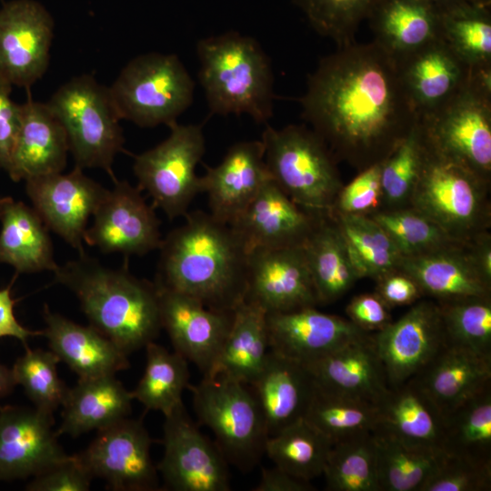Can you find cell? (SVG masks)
Returning a JSON list of instances; mask_svg holds the SVG:
<instances>
[{
    "label": "cell",
    "instance_id": "83f0119b",
    "mask_svg": "<svg viewBox=\"0 0 491 491\" xmlns=\"http://www.w3.org/2000/svg\"><path fill=\"white\" fill-rule=\"evenodd\" d=\"M42 330L50 350L79 378L112 376L129 367L128 356L91 326L79 325L52 312L45 305Z\"/></svg>",
    "mask_w": 491,
    "mask_h": 491
},
{
    "label": "cell",
    "instance_id": "7bdbcfd3",
    "mask_svg": "<svg viewBox=\"0 0 491 491\" xmlns=\"http://www.w3.org/2000/svg\"><path fill=\"white\" fill-rule=\"evenodd\" d=\"M323 476L330 491H380L373 432L332 444Z\"/></svg>",
    "mask_w": 491,
    "mask_h": 491
},
{
    "label": "cell",
    "instance_id": "be15d7a7",
    "mask_svg": "<svg viewBox=\"0 0 491 491\" xmlns=\"http://www.w3.org/2000/svg\"><path fill=\"white\" fill-rule=\"evenodd\" d=\"M466 1L475 5L491 6V0H466Z\"/></svg>",
    "mask_w": 491,
    "mask_h": 491
},
{
    "label": "cell",
    "instance_id": "7402d4cb",
    "mask_svg": "<svg viewBox=\"0 0 491 491\" xmlns=\"http://www.w3.org/2000/svg\"><path fill=\"white\" fill-rule=\"evenodd\" d=\"M304 366L317 387L376 406L391 388L371 333Z\"/></svg>",
    "mask_w": 491,
    "mask_h": 491
},
{
    "label": "cell",
    "instance_id": "ba28073f",
    "mask_svg": "<svg viewBox=\"0 0 491 491\" xmlns=\"http://www.w3.org/2000/svg\"><path fill=\"white\" fill-rule=\"evenodd\" d=\"M425 144L423 164L409 206L462 242L489 232L491 184L437 155L426 140Z\"/></svg>",
    "mask_w": 491,
    "mask_h": 491
},
{
    "label": "cell",
    "instance_id": "7c38bea8",
    "mask_svg": "<svg viewBox=\"0 0 491 491\" xmlns=\"http://www.w3.org/2000/svg\"><path fill=\"white\" fill-rule=\"evenodd\" d=\"M164 454L157 470L173 491H229L228 462L205 436L183 402L165 415Z\"/></svg>",
    "mask_w": 491,
    "mask_h": 491
},
{
    "label": "cell",
    "instance_id": "b9f144b4",
    "mask_svg": "<svg viewBox=\"0 0 491 491\" xmlns=\"http://www.w3.org/2000/svg\"><path fill=\"white\" fill-rule=\"evenodd\" d=\"M442 39L471 68L491 66V6L467 1L440 11Z\"/></svg>",
    "mask_w": 491,
    "mask_h": 491
},
{
    "label": "cell",
    "instance_id": "ee69618b",
    "mask_svg": "<svg viewBox=\"0 0 491 491\" xmlns=\"http://www.w3.org/2000/svg\"><path fill=\"white\" fill-rule=\"evenodd\" d=\"M437 303L446 345L491 358V296Z\"/></svg>",
    "mask_w": 491,
    "mask_h": 491
},
{
    "label": "cell",
    "instance_id": "8d00e7d4",
    "mask_svg": "<svg viewBox=\"0 0 491 491\" xmlns=\"http://www.w3.org/2000/svg\"><path fill=\"white\" fill-rule=\"evenodd\" d=\"M346 246L351 262L361 278L376 282L399 270L403 256L386 231L364 215L330 213Z\"/></svg>",
    "mask_w": 491,
    "mask_h": 491
},
{
    "label": "cell",
    "instance_id": "d6a6232c",
    "mask_svg": "<svg viewBox=\"0 0 491 491\" xmlns=\"http://www.w3.org/2000/svg\"><path fill=\"white\" fill-rule=\"evenodd\" d=\"M378 431L406 443L444 449L445 418L414 379L391 387L377 405Z\"/></svg>",
    "mask_w": 491,
    "mask_h": 491
},
{
    "label": "cell",
    "instance_id": "11a10c76",
    "mask_svg": "<svg viewBox=\"0 0 491 491\" xmlns=\"http://www.w3.org/2000/svg\"><path fill=\"white\" fill-rule=\"evenodd\" d=\"M12 85L0 80V168L7 170L21 124V105L11 98Z\"/></svg>",
    "mask_w": 491,
    "mask_h": 491
},
{
    "label": "cell",
    "instance_id": "74e56055",
    "mask_svg": "<svg viewBox=\"0 0 491 491\" xmlns=\"http://www.w3.org/2000/svg\"><path fill=\"white\" fill-rule=\"evenodd\" d=\"M380 491H419L443 459L444 449L415 446L373 432Z\"/></svg>",
    "mask_w": 491,
    "mask_h": 491
},
{
    "label": "cell",
    "instance_id": "6125c7cd",
    "mask_svg": "<svg viewBox=\"0 0 491 491\" xmlns=\"http://www.w3.org/2000/svg\"><path fill=\"white\" fill-rule=\"evenodd\" d=\"M429 1L435 4L441 11V10L452 7L454 5H456L458 4H461L463 2H466V0H429Z\"/></svg>",
    "mask_w": 491,
    "mask_h": 491
},
{
    "label": "cell",
    "instance_id": "94428289",
    "mask_svg": "<svg viewBox=\"0 0 491 491\" xmlns=\"http://www.w3.org/2000/svg\"><path fill=\"white\" fill-rule=\"evenodd\" d=\"M16 386L12 368L0 364V399L10 395Z\"/></svg>",
    "mask_w": 491,
    "mask_h": 491
},
{
    "label": "cell",
    "instance_id": "d590c367",
    "mask_svg": "<svg viewBox=\"0 0 491 491\" xmlns=\"http://www.w3.org/2000/svg\"><path fill=\"white\" fill-rule=\"evenodd\" d=\"M318 305L344 296L359 280L335 221L327 215L303 246Z\"/></svg>",
    "mask_w": 491,
    "mask_h": 491
},
{
    "label": "cell",
    "instance_id": "836d02e7",
    "mask_svg": "<svg viewBox=\"0 0 491 491\" xmlns=\"http://www.w3.org/2000/svg\"><path fill=\"white\" fill-rule=\"evenodd\" d=\"M132 393L115 375L79 378L68 389L63 404L62 421L56 433L79 436L100 430L128 417L132 409Z\"/></svg>",
    "mask_w": 491,
    "mask_h": 491
},
{
    "label": "cell",
    "instance_id": "e7e4bbea",
    "mask_svg": "<svg viewBox=\"0 0 491 491\" xmlns=\"http://www.w3.org/2000/svg\"><path fill=\"white\" fill-rule=\"evenodd\" d=\"M0 407H1V406H0Z\"/></svg>",
    "mask_w": 491,
    "mask_h": 491
},
{
    "label": "cell",
    "instance_id": "484cf974",
    "mask_svg": "<svg viewBox=\"0 0 491 491\" xmlns=\"http://www.w3.org/2000/svg\"><path fill=\"white\" fill-rule=\"evenodd\" d=\"M69 151L65 132L47 104L21 105V124L6 170L15 181L63 172Z\"/></svg>",
    "mask_w": 491,
    "mask_h": 491
},
{
    "label": "cell",
    "instance_id": "8fae6325",
    "mask_svg": "<svg viewBox=\"0 0 491 491\" xmlns=\"http://www.w3.org/2000/svg\"><path fill=\"white\" fill-rule=\"evenodd\" d=\"M169 135L157 145L135 156L133 170L137 186L152 198L153 205L173 220L185 216L198 193L195 168L205 150L202 125L168 126Z\"/></svg>",
    "mask_w": 491,
    "mask_h": 491
},
{
    "label": "cell",
    "instance_id": "db71d44e",
    "mask_svg": "<svg viewBox=\"0 0 491 491\" xmlns=\"http://www.w3.org/2000/svg\"><path fill=\"white\" fill-rule=\"evenodd\" d=\"M390 309L374 292L354 296L347 304L346 313L347 319L360 330L366 333H376L393 321Z\"/></svg>",
    "mask_w": 491,
    "mask_h": 491
},
{
    "label": "cell",
    "instance_id": "681fc988",
    "mask_svg": "<svg viewBox=\"0 0 491 491\" xmlns=\"http://www.w3.org/2000/svg\"><path fill=\"white\" fill-rule=\"evenodd\" d=\"M381 0H294L311 27L337 47L351 45Z\"/></svg>",
    "mask_w": 491,
    "mask_h": 491
},
{
    "label": "cell",
    "instance_id": "5b68a950",
    "mask_svg": "<svg viewBox=\"0 0 491 491\" xmlns=\"http://www.w3.org/2000/svg\"><path fill=\"white\" fill-rule=\"evenodd\" d=\"M271 179L296 204L326 215L344 185L337 161L323 140L304 125L266 126L261 139Z\"/></svg>",
    "mask_w": 491,
    "mask_h": 491
},
{
    "label": "cell",
    "instance_id": "f1b7e54d",
    "mask_svg": "<svg viewBox=\"0 0 491 491\" xmlns=\"http://www.w3.org/2000/svg\"><path fill=\"white\" fill-rule=\"evenodd\" d=\"M418 386L446 418L491 384V358L446 346L415 377Z\"/></svg>",
    "mask_w": 491,
    "mask_h": 491
},
{
    "label": "cell",
    "instance_id": "f6af8a7d",
    "mask_svg": "<svg viewBox=\"0 0 491 491\" xmlns=\"http://www.w3.org/2000/svg\"><path fill=\"white\" fill-rule=\"evenodd\" d=\"M444 450L491 460V387L476 395L445 420Z\"/></svg>",
    "mask_w": 491,
    "mask_h": 491
},
{
    "label": "cell",
    "instance_id": "c3c4849f",
    "mask_svg": "<svg viewBox=\"0 0 491 491\" xmlns=\"http://www.w3.org/2000/svg\"><path fill=\"white\" fill-rule=\"evenodd\" d=\"M59 362L51 350L26 347L12 368L16 386L24 388L34 407L52 416L63 406L69 389L58 376Z\"/></svg>",
    "mask_w": 491,
    "mask_h": 491
},
{
    "label": "cell",
    "instance_id": "52a82bcc",
    "mask_svg": "<svg viewBox=\"0 0 491 491\" xmlns=\"http://www.w3.org/2000/svg\"><path fill=\"white\" fill-rule=\"evenodd\" d=\"M46 104L65 132L75 165L103 169L115 181L112 166L125 137L108 87L91 75H77Z\"/></svg>",
    "mask_w": 491,
    "mask_h": 491
},
{
    "label": "cell",
    "instance_id": "f546056e",
    "mask_svg": "<svg viewBox=\"0 0 491 491\" xmlns=\"http://www.w3.org/2000/svg\"><path fill=\"white\" fill-rule=\"evenodd\" d=\"M250 386L270 436L304 418L315 383L303 364L270 350Z\"/></svg>",
    "mask_w": 491,
    "mask_h": 491
},
{
    "label": "cell",
    "instance_id": "9f6ffc18",
    "mask_svg": "<svg viewBox=\"0 0 491 491\" xmlns=\"http://www.w3.org/2000/svg\"><path fill=\"white\" fill-rule=\"evenodd\" d=\"M375 293L390 308L411 306L424 296L417 284L400 270L387 274L377 280Z\"/></svg>",
    "mask_w": 491,
    "mask_h": 491
},
{
    "label": "cell",
    "instance_id": "e0dca14e",
    "mask_svg": "<svg viewBox=\"0 0 491 491\" xmlns=\"http://www.w3.org/2000/svg\"><path fill=\"white\" fill-rule=\"evenodd\" d=\"M25 182V192L46 227L78 251L85 252L87 222L107 189L75 165L63 172L35 177Z\"/></svg>",
    "mask_w": 491,
    "mask_h": 491
},
{
    "label": "cell",
    "instance_id": "d6986e66",
    "mask_svg": "<svg viewBox=\"0 0 491 491\" xmlns=\"http://www.w3.org/2000/svg\"><path fill=\"white\" fill-rule=\"evenodd\" d=\"M54 422L35 407H0V481L35 476L68 456Z\"/></svg>",
    "mask_w": 491,
    "mask_h": 491
},
{
    "label": "cell",
    "instance_id": "2e32d148",
    "mask_svg": "<svg viewBox=\"0 0 491 491\" xmlns=\"http://www.w3.org/2000/svg\"><path fill=\"white\" fill-rule=\"evenodd\" d=\"M371 336L390 387L415 377L446 346L439 305L431 298Z\"/></svg>",
    "mask_w": 491,
    "mask_h": 491
},
{
    "label": "cell",
    "instance_id": "6f0895ef",
    "mask_svg": "<svg viewBox=\"0 0 491 491\" xmlns=\"http://www.w3.org/2000/svg\"><path fill=\"white\" fill-rule=\"evenodd\" d=\"M15 302L11 295V285L0 290V338L14 337L27 347L28 338L42 336V331H32L18 322L14 313Z\"/></svg>",
    "mask_w": 491,
    "mask_h": 491
},
{
    "label": "cell",
    "instance_id": "44dd1931",
    "mask_svg": "<svg viewBox=\"0 0 491 491\" xmlns=\"http://www.w3.org/2000/svg\"><path fill=\"white\" fill-rule=\"evenodd\" d=\"M322 216L299 206L270 178L229 225L237 232L249 252L299 247Z\"/></svg>",
    "mask_w": 491,
    "mask_h": 491
},
{
    "label": "cell",
    "instance_id": "6da1fadb",
    "mask_svg": "<svg viewBox=\"0 0 491 491\" xmlns=\"http://www.w3.org/2000/svg\"><path fill=\"white\" fill-rule=\"evenodd\" d=\"M299 101L336 161L358 172L385 160L418 120L397 63L374 41L321 58Z\"/></svg>",
    "mask_w": 491,
    "mask_h": 491
},
{
    "label": "cell",
    "instance_id": "cb8c5ba5",
    "mask_svg": "<svg viewBox=\"0 0 491 491\" xmlns=\"http://www.w3.org/2000/svg\"><path fill=\"white\" fill-rule=\"evenodd\" d=\"M270 350L306 365L366 332L350 320L305 307L266 314Z\"/></svg>",
    "mask_w": 491,
    "mask_h": 491
},
{
    "label": "cell",
    "instance_id": "816d5d0a",
    "mask_svg": "<svg viewBox=\"0 0 491 491\" xmlns=\"http://www.w3.org/2000/svg\"><path fill=\"white\" fill-rule=\"evenodd\" d=\"M382 162L358 172L349 184L344 185L329 214L370 215L379 211L382 208L383 199Z\"/></svg>",
    "mask_w": 491,
    "mask_h": 491
},
{
    "label": "cell",
    "instance_id": "9c48e42d",
    "mask_svg": "<svg viewBox=\"0 0 491 491\" xmlns=\"http://www.w3.org/2000/svg\"><path fill=\"white\" fill-rule=\"evenodd\" d=\"M188 389L199 425L207 426L229 465L247 473L265 455L269 437L266 424L253 391L239 381L203 376Z\"/></svg>",
    "mask_w": 491,
    "mask_h": 491
},
{
    "label": "cell",
    "instance_id": "4fadbf2b",
    "mask_svg": "<svg viewBox=\"0 0 491 491\" xmlns=\"http://www.w3.org/2000/svg\"><path fill=\"white\" fill-rule=\"evenodd\" d=\"M152 439L140 420L125 417L97 430L96 436L75 454L93 478L115 491L159 489L158 470L151 456Z\"/></svg>",
    "mask_w": 491,
    "mask_h": 491
},
{
    "label": "cell",
    "instance_id": "7a4b0ae2",
    "mask_svg": "<svg viewBox=\"0 0 491 491\" xmlns=\"http://www.w3.org/2000/svg\"><path fill=\"white\" fill-rule=\"evenodd\" d=\"M162 240L157 282L205 306L234 312L246 292L249 251L237 232L210 213H187Z\"/></svg>",
    "mask_w": 491,
    "mask_h": 491
},
{
    "label": "cell",
    "instance_id": "f907efd6",
    "mask_svg": "<svg viewBox=\"0 0 491 491\" xmlns=\"http://www.w3.org/2000/svg\"><path fill=\"white\" fill-rule=\"evenodd\" d=\"M491 460L446 452L419 491H487Z\"/></svg>",
    "mask_w": 491,
    "mask_h": 491
},
{
    "label": "cell",
    "instance_id": "bcb514c9",
    "mask_svg": "<svg viewBox=\"0 0 491 491\" xmlns=\"http://www.w3.org/2000/svg\"><path fill=\"white\" fill-rule=\"evenodd\" d=\"M425 148L423 127L418 117L406 136L382 162L381 209H396L410 205L420 175Z\"/></svg>",
    "mask_w": 491,
    "mask_h": 491
},
{
    "label": "cell",
    "instance_id": "30bf717a",
    "mask_svg": "<svg viewBox=\"0 0 491 491\" xmlns=\"http://www.w3.org/2000/svg\"><path fill=\"white\" fill-rule=\"evenodd\" d=\"M108 90L121 120L169 126L191 105L195 85L176 55L152 52L130 60Z\"/></svg>",
    "mask_w": 491,
    "mask_h": 491
},
{
    "label": "cell",
    "instance_id": "60d3db41",
    "mask_svg": "<svg viewBox=\"0 0 491 491\" xmlns=\"http://www.w3.org/2000/svg\"><path fill=\"white\" fill-rule=\"evenodd\" d=\"M377 417L376 406L325 391L316 385L304 416L331 444L374 432Z\"/></svg>",
    "mask_w": 491,
    "mask_h": 491
},
{
    "label": "cell",
    "instance_id": "4dcf8cb0",
    "mask_svg": "<svg viewBox=\"0 0 491 491\" xmlns=\"http://www.w3.org/2000/svg\"><path fill=\"white\" fill-rule=\"evenodd\" d=\"M367 21L373 41L396 62L442 39L440 10L429 0H381Z\"/></svg>",
    "mask_w": 491,
    "mask_h": 491
},
{
    "label": "cell",
    "instance_id": "e575fe53",
    "mask_svg": "<svg viewBox=\"0 0 491 491\" xmlns=\"http://www.w3.org/2000/svg\"><path fill=\"white\" fill-rule=\"evenodd\" d=\"M270 351L266 312L244 300L233 320L221 350L205 376H219L250 386L260 374Z\"/></svg>",
    "mask_w": 491,
    "mask_h": 491
},
{
    "label": "cell",
    "instance_id": "d4e9b609",
    "mask_svg": "<svg viewBox=\"0 0 491 491\" xmlns=\"http://www.w3.org/2000/svg\"><path fill=\"white\" fill-rule=\"evenodd\" d=\"M416 115H430L469 83L472 68L443 40L396 62Z\"/></svg>",
    "mask_w": 491,
    "mask_h": 491
},
{
    "label": "cell",
    "instance_id": "f5cc1de1",
    "mask_svg": "<svg viewBox=\"0 0 491 491\" xmlns=\"http://www.w3.org/2000/svg\"><path fill=\"white\" fill-rule=\"evenodd\" d=\"M92 476L75 455L53 465L33 476L26 485L28 491H87Z\"/></svg>",
    "mask_w": 491,
    "mask_h": 491
},
{
    "label": "cell",
    "instance_id": "9a60e30c",
    "mask_svg": "<svg viewBox=\"0 0 491 491\" xmlns=\"http://www.w3.org/2000/svg\"><path fill=\"white\" fill-rule=\"evenodd\" d=\"M55 22L35 0H11L0 8V80L29 88L46 72Z\"/></svg>",
    "mask_w": 491,
    "mask_h": 491
},
{
    "label": "cell",
    "instance_id": "7dc6e473",
    "mask_svg": "<svg viewBox=\"0 0 491 491\" xmlns=\"http://www.w3.org/2000/svg\"><path fill=\"white\" fill-rule=\"evenodd\" d=\"M369 216L386 231L403 257L467 243L455 239L436 223L411 206L381 209Z\"/></svg>",
    "mask_w": 491,
    "mask_h": 491
},
{
    "label": "cell",
    "instance_id": "3957f363",
    "mask_svg": "<svg viewBox=\"0 0 491 491\" xmlns=\"http://www.w3.org/2000/svg\"><path fill=\"white\" fill-rule=\"evenodd\" d=\"M55 282L72 291L91 326L125 355L145 347L162 329L155 283L103 266L83 252L54 271Z\"/></svg>",
    "mask_w": 491,
    "mask_h": 491
},
{
    "label": "cell",
    "instance_id": "ab89813d",
    "mask_svg": "<svg viewBox=\"0 0 491 491\" xmlns=\"http://www.w3.org/2000/svg\"><path fill=\"white\" fill-rule=\"evenodd\" d=\"M332 444L304 418L270 436L265 455L290 475L309 481L323 475Z\"/></svg>",
    "mask_w": 491,
    "mask_h": 491
},
{
    "label": "cell",
    "instance_id": "277c9868",
    "mask_svg": "<svg viewBox=\"0 0 491 491\" xmlns=\"http://www.w3.org/2000/svg\"><path fill=\"white\" fill-rule=\"evenodd\" d=\"M198 79L211 114L248 115L266 123L273 115L274 76L268 56L252 37L237 32L200 39Z\"/></svg>",
    "mask_w": 491,
    "mask_h": 491
},
{
    "label": "cell",
    "instance_id": "ac0fdd59",
    "mask_svg": "<svg viewBox=\"0 0 491 491\" xmlns=\"http://www.w3.org/2000/svg\"><path fill=\"white\" fill-rule=\"evenodd\" d=\"M162 329L174 351L205 376L211 370L230 329L233 312L205 306L199 300L157 281Z\"/></svg>",
    "mask_w": 491,
    "mask_h": 491
},
{
    "label": "cell",
    "instance_id": "ffe728a7",
    "mask_svg": "<svg viewBox=\"0 0 491 491\" xmlns=\"http://www.w3.org/2000/svg\"><path fill=\"white\" fill-rule=\"evenodd\" d=\"M244 300L266 314L316 307L318 301L303 246L250 251Z\"/></svg>",
    "mask_w": 491,
    "mask_h": 491
},
{
    "label": "cell",
    "instance_id": "5bb4252c",
    "mask_svg": "<svg viewBox=\"0 0 491 491\" xmlns=\"http://www.w3.org/2000/svg\"><path fill=\"white\" fill-rule=\"evenodd\" d=\"M154 208L138 186L116 179L94 213L93 225L86 228L84 242L104 254L127 256L159 249L163 238Z\"/></svg>",
    "mask_w": 491,
    "mask_h": 491
},
{
    "label": "cell",
    "instance_id": "680465c9",
    "mask_svg": "<svg viewBox=\"0 0 491 491\" xmlns=\"http://www.w3.org/2000/svg\"><path fill=\"white\" fill-rule=\"evenodd\" d=\"M254 491H311L309 481L297 478L280 467L262 468L261 477Z\"/></svg>",
    "mask_w": 491,
    "mask_h": 491
},
{
    "label": "cell",
    "instance_id": "4316f807",
    "mask_svg": "<svg viewBox=\"0 0 491 491\" xmlns=\"http://www.w3.org/2000/svg\"><path fill=\"white\" fill-rule=\"evenodd\" d=\"M399 270L417 284L423 296L437 302L491 296V283L477 267L470 241L423 255L404 256Z\"/></svg>",
    "mask_w": 491,
    "mask_h": 491
},
{
    "label": "cell",
    "instance_id": "8992f818",
    "mask_svg": "<svg viewBox=\"0 0 491 491\" xmlns=\"http://www.w3.org/2000/svg\"><path fill=\"white\" fill-rule=\"evenodd\" d=\"M419 119L435 153L491 184V66L472 68L460 93Z\"/></svg>",
    "mask_w": 491,
    "mask_h": 491
},
{
    "label": "cell",
    "instance_id": "603a6c76",
    "mask_svg": "<svg viewBox=\"0 0 491 491\" xmlns=\"http://www.w3.org/2000/svg\"><path fill=\"white\" fill-rule=\"evenodd\" d=\"M201 192L208 197L210 214L232 225L270 179L261 140L233 145L215 167L205 165Z\"/></svg>",
    "mask_w": 491,
    "mask_h": 491
},
{
    "label": "cell",
    "instance_id": "1f68e13d",
    "mask_svg": "<svg viewBox=\"0 0 491 491\" xmlns=\"http://www.w3.org/2000/svg\"><path fill=\"white\" fill-rule=\"evenodd\" d=\"M0 222V263L12 266L16 274L57 268L49 229L33 207L1 197Z\"/></svg>",
    "mask_w": 491,
    "mask_h": 491
},
{
    "label": "cell",
    "instance_id": "91938a15",
    "mask_svg": "<svg viewBox=\"0 0 491 491\" xmlns=\"http://www.w3.org/2000/svg\"><path fill=\"white\" fill-rule=\"evenodd\" d=\"M472 256L485 278L491 283V234L486 232L470 241Z\"/></svg>",
    "mask_w": 491,
    "mask_h": 491
},
{
    "label": "cell",
    "instance_id": "f35d334b",
    "mask_svg": "<svg viewBox=\"0 0 491 491\" xmlns=\"http://www.w3.org/2000/svg\"><path fill=\"white\" fill-rule=\"evenodd\" d=\"M145 348V371L131 393L133 398L146 410L160 411L165 416L183 402V392L190 386L188 361L155 341L148 343Z\"/></svg>",
    "mask_w": 491,
    "mask_h": 491
}]
</instances>
